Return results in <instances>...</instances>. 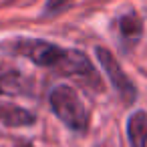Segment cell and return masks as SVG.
<instances>
[{
    "mask_svg": "<svg viewBox=\"0 0 147 147\" xmlns=\"http://www.w3.org/2000/svg\"><path fill=\"white\" fill-rule=\"evenodd\" d=\"M51 109L55 111V115L73 131L77 133H85L89 127V113L81 101V97L77 95V91L69 85H57L51 91Z\"/></svg>",
    "mask_w": 147,
    "mask_h": 147,
    "instance_id": "cell-1",
    "label": "cell"
},
{
    "mask_svg": "<svg viewBox=\"0 0 147 147\" xmlns=\"http://www.w3.org/2000/svg\"><path fill=\"white\" fill-rule=\"evenodd\" d=\"M14 53L32 61L38 67H51L57 71L67 51L42 38H20L14 42Z\"/></svg>",
    "mask_w": 147,
    "mask_h": 147,
    "instance_id": "cell-2",
    "label": "cell"
},
{
    "mask_svg": "<svg viewBox=\"0 0 147 147\" xmlns=\"http://www.w3.org/2000/svg\"><path fill=\"white\" fill-rule=\"evenodd\" d=\"M95 53H97V59H99V63H101V69H103L105 75L109 77L111 85L115 87V91L119 93V97L123 99V103H133V101L137 99V89H135L133 81L125 75L123 67H121L119 61L113 57V53L107 51V49H103V47H97Z\"/></svg>",
    "mask_w": 147,
    "mask_h": 147,
    "instance_id": "cell-3",
    "label": "cell"
},
{
    "mask_svg": "<svg viewBox=\"0 0 147 147\" xmlns=\"http://www.w3.org/2000/svg\"><path fill=\"white\" fill-rule=\"evenodd\" d=\"M0 123L6 127H26L34 123V115L14 103H0Z\"/></svg>",
    "mask_w": 147,
    "mask_h": 147,
    "instance_id": "cell-4",
    "label": "cell"
},
{
    "mask_svg": "<svg viewBox=\"0 0 147 147\" xmlns=\"http://www.w3.org/2000/svg\"><path fill=\"white\" fill-rule=\"evenodd\" d=\"M127 139L131 147H147V113L135 111L127 121Z\"/></svg>",
    "mask_w": 147,
    "mask_h": 147,
    "instance_id": "cell-5",
    "label": "cell"
},
{
    "mask_svg": "<svg viewBox=\"0 0 147 147\" xmlns=\"http://www.w3.org/2000/svg\"><path fill=\"white\" fill-rule=\"evenodd\" d=\"M117 26H119V34L123 40H129V42H137L141 32H143V24L139 20V16L135 12H129V14H123L119 16L117 20Z\"/></svg>",
    "mask_w": 147,
    "mask_h": 147,
    "instance_id": "cell-6",
    "label": "cell"
},
{
    "mask_svg": "<svg viewBox=\"0 0 147 147\" xmlns=\"http://www.w3.org/2000/svg\"><path fill=\"white\" fill-rule=\"evenodd\" d=\"M22 77L16 71H6L0 67V95H16L22 91Z\"/></svg>",
    "mask_w": 147,
    "mask_h": 147,
    "instance_id": "cell-7",
    "label": "cell"
},
{
    "mask_svg": "<svg viewBox=\"0 0 147 147\" xmlns=\"http://www.w3.org/2000/svg\"><path fill=\"white\" fill-rule=\"evenodd\" d=\"M73 0H49L47 4V14H59L63 8H67Z\"/></svg>",
    "mask_w": 147,
    "mask_h": 147,
    "instance_id": "cell-8",
    "label": "cell"
}]
</instances>
